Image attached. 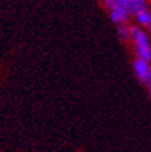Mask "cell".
<instances>
[{"mask_svg": "<svg viewBox=\"0 0 151 152\" xmlns=\"http://www.w3.org/2000/svg\"><path fill=\"white\" fill-rule=\"evenodd\" d=\"M131 28V42L135 48L136 58H142L151 63V42L148 34L139 26H129Z\"/></svg>", "mask_w": 151, "mask_h": 152, "instance_id": "obj_1", "label": "cell"}, {"mask_svg": "<svg viewBox=\"0 0 151 152\" xmlns=\"http://www.w3.org/2000/svg\"><path fill=\"white\" fill-rule=\"evenodd\" d=\"M102 1H104L105 7L109 10V18L114 25L117 26V25L127 23V20H128L129 16H131V14L120 6L117 0H102Z\"/></svg>", "mask_w": 151, "mask_h": 152, "instance_id": "obj_2", "label": "cell"}, {"mask_svg": "<svg viewBox=\"0 0 151 152\" xmlns=\"http://www.w3.org/2000/svg\"><path fill=\"white\" fill-rule=\"evenodd\" d=\"M132 69L136 79L140 83H143V84H146L148 82V79L151 77V64L146 60L135 58L132 63Z\"/></svg>", "mask_w": 151, "mask_h": 152, "instance_id": "obj_3", "label": "cell"}, {"mask_svg": "<svg viewBox=\"0 0 151 152\" xmlns=\"http://www.w3.org/2000/svg\"><path fill=\"white\" fill-rule=\"evenodd\" d=\"M119 4L123 7L124 10H127L131 15H135L138 11L146 8L147 7V3L146 0H117Z\"/></svg>", "mask_w": 151, "mask_h": 152, "instance_id": "obj_4", "label": "cell"}, {"mask_svg": "<svg viewBox=\"0 0 151 152\" xmlns=\"http://www.w3.org/2000/svg\"><path fill=\"white\" fill-rule=\"evenodd\" d=\"M135 19L136 22L139 23V26L142 28H146L148 33L151 34V10H148L147 7L135 14Z\"/></svg>", "mask_w": 151, "mask_h": 152, "instance_id": "obj_5", "label": "cell"}, {"mask_svg": "<svg viewBox=\"0 0 151 152\" xmlns=\"http://www.w3.org/2000/svg\"><path fill=\"white\" fill-rule=\"evenodd\" d=\"M146 88H147V91H148V95H150V99H151V77L148 79V82L146 83Z\"/></svg>", "mask_w": 151, "mask_h": 152, "instance_id": "obj_7", "label": "cell"}, {"mask_svg": "<svg viewBox=\"0 0 151 152\" xmlns=\"http://www.w3.org/2000/svg\"><path fill=\"white\" fill-rule=\"evenodd\" d=\"M117 35L123 42L131 41V28H129V26H127V23L117 25Z\"/></svg>", "mask_w": 151, "mask_h": 152, "instance_id": "obj_6", "label": "cell"}]
</instances>
